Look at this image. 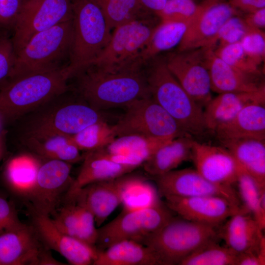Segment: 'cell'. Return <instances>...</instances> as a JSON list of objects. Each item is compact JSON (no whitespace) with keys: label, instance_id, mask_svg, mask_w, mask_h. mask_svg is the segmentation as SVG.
Returning a JSON list of instances; mask_svg holds the SVG:
<instances>
[{"label":"cell","instance_id":"6da1fadb","mask_svg":"<svg viewBox=\"0 0 265 265\" xmlns=\"http://www.w3.org/2000/svg\"><path fill=\"white\" fill-rule=\"evenodd\" d=\"M144 67L135 62L109 69L88 65L72 78H76L74 92L99 111L126 108L151 96Z\"/></svg>","mask_w":265,"mask_h":265},{"label":"cell","instance_id":"7a4b0ae2","mask_svg":"<svg viewBox=\"0 0 265 265\" xmlns=\"http://www.w3.org/2000/svg\"><path fill=\"white\" fill-rule=\"evenodd\" d=\"M145 71L151 97L165 110L188 135L200 136L208 131L203 108L184 89L168 69L165 58L157 56Z\"/></svg>","mask_w":265,"mask_h":265},{"label":"cell","instance_id":"3957f363","mask_svg":"<svg viewBox=\"0 0 265 265\" xmlns=\"http://www.w3.org/2000/svg\"><path fill=\"white\" fill-rule=\"evenodd\" d=\"M67 67L10 80L0 88V117L21 119L71 88Z\"/></svg>","mask_w":265,"mask_h":265},{"label":"cell","instance_id":"277c9868","mask_svg":"<svg viewBox=\"0 0 265 265\" xmlns=\"http://www.w3.org/2000/svg\"><path fill=\"white\" fill-rule=\"evenodd\" d=\"M69 90L23 117L25 118L24 135L59 134L72 136L88 126L104 120L100 111L78 95L77 99L68 97Z\"/></svg>","mask_w":265,"mask_h":265},{"label":"cell","instance_id":"5b68a950","mask_svg":"<svg viewBox=\"0 0 265 265\" xmlns=\"http://www.w3.org/2000/svg\"><path fill=\"white\" fill-rule=\"evenodd\" d=\"M73 33L71 19L35 34L16 54L8 81L32 74L67 67L70 61Z\"/></svg>","mask_w":265,"mask_h":265},{"label":"cell","instance_id":"8992f818","mask_svg":"<svg viewBox=\"0 0 265 265\" xmlns=\"http://www.w3.org/2000/svg\"><path fill=\"white\" fill-rule=\"evenodd\" d=\"M220 227L173 216L140 243L152 250L160 265H179L199 248L218 242Z\"/></svg>","mask_w":265,"mask_h":265},{"label":"cell","instance_id":"52a82bcc","mask_svg":"<svg viewBox=\"0 0 265 265\" xmlns=\"http://www.w3.org/2000/svg\"><path fill=\"white\" fill-rule=\"evenodd\" d=\"M71 2L73 40L67 67L70 79L99 55L112 35L105 16L93 0H71Z\"/></svg>","mask_w":265,"mask_h":265},{"label":"cell","instance_id":"ba28073f","mask_svg":"<svg viewBox=\"0 0 265 265\" xmlns=\"http://www.w3.org/2000/svg\"><path fill=\"white\" fill-rule=\"evenodd\" d=\"M173 213L160 201L143 207L125 209L112 221L98 228L95 246L98 251H103L121 240L140 243L167 223L174 216Z\"/></svg>","mask_w":265,"mask_h":265},{"label":"cell","instance_id":"9c48e42d","mask_svg":"<svg viewBox=\"0 0 265 265\" xmlns=\"http://www.w3.org/2000/svg\"><path fill=\"white\" fill-rule=\"evenodd\" d=\"M113 126L116 136L139 134L172 140L188 135L175 120L152 97L135 101Z\"/></svg>","mask_w":265,"mask_h":265},{"label":"cell","instance_id":"30bf717a","mask_svg":"<svg viewBox=\"0 0 265 265\" xmlns=\"http://www.w3.org/2000/svg\"><path fill=\"white\" fill-rule=\"evenodd\" d=\"M72 19L71 0H22L11 37L16 55L35 34Z\"/></svg>","mask_w":265,"mask_h":265},{"label":"cell","instance_id":"8fae6325","mask_svg":"<svg viewBox=\"0 0 265 265\" xmlns=\"http://www.w3.org/2000/svg\"><path fill=\"white\" fill-rule=\"evenodd\" d=\"M156 26L148 18L120 25L114 29L107 45L89 65L111 68L132 62L149 41Z\"/></svg>","mask_w":265,"mask_h":265},{"label":"cell","instance_id":"7c38bea8","mask_svg":"<svg viewBox=\"0 0 265 265\" xmlns=\"http://www.w3.org/2000/svg\"><path fill=\"white\" fill-rule=\"evenodd\" d=\"M72 165L59 160L42 159L33 191L26 206L51 216L59 207L72 183Z\"/></svg>","mask_w":265,"mask_h":265},{"label":"cell","instance_id":"4fadbf2b","mask_svg":"<svg viewBox=\"0 0 265 265\" xmlns=\"http://www.w3.org/2000/svg\"><path fill=\"white\" fill-rule=\"evenodd\" d=\"M166 65L184 89L203 108L212 99L204 48L172 52L164 57Z\"/></svg>","mask_w":265,"mask_h":265},{"label":"cell","instance_id":"5bb4252c","mask_svg":"<svg viewBox=\"0 0 265 265\" xmlns=\"http://www.w3.org/2000/svg\"><path fill=\"white\" fill-rule=\"evenodd\" d=\"M158 193L161 196H217L242 207L239 195L232 186L219 185L208 180L196 169L173 170L154 176Z\"/></svg>","mask_w":265,"mask_h":265},{"label":"cell","instance_id":"9a60e30c","mask_svg":"<svg viewBox=\"0 0 265 265\" xmlns=\"http://www.w3.org/2000/svg\"><path fill=\"white\" fill-rule=\"evenodd\" d=\"M29 224L0 235V265H62Z\"/></svg>","mask_w":265,"mask_h":265},{"label":"cell","instance_id":"2e32d148","mask_svg":"<svg viewBox=\"0 0 265 265\" xmlns=\"http://www.w3.org/2000/svg\"><path fill=\"white\" fill-rule=\"evenodd\" d=\"M145 178L130 173L118 178L96 182L82 187L66 200L82 202L93 214L100 227L122 203L128 192Z\"/></svg>","mask_w":265,"mask_h":265},{"label":"cell","instance_id":"e0dca14e","mask_svg":"<svg viewBox=\"0 0 265 265\" xmlns=\"http://www.w3.org/2000/svg\"><path fill=\"white\" fill-rule=\"evenodd\" d=\"M30 224L44 246L63 256L72 265H93L98 250L95 246L60 231L50 216L39 213L26 207Z\"/></svg>","mask_w":265,"mask_h":265},{"label":"cell","instance_id":"ac0fdd59","mask_svg":"<svg viewBox=\"0 0 265 265\" xmlns=\"http://www.w3.org/2000/svg\"><path fill=\"white\" fill-rule=\"evenodd\" d=\"M203 9L189 24L178 51L215 49L217 34L222 26L229 18L239 13L228 2L209 3L203 1Z\"/></svg>","mask_w":265,"mask_h":265},{"label":"cell","instance_id":"d6986e66","mask_svg":"<svg viewBox=\"0 0 265 265\" xmlns=\"http://www.w3.org/2000/svg\"><path fill=\"white\" fill-rule=\"evenodd\" d=\"M165 205L180 217L194 222L220 226L226 220L245 209L217 196L163 197Z\"/></svg>","mask_w":265,"mask_h":265},{"label":"cell","instance_id":"ffe728a7","mask_svg":"<svg viewBox=\"0 0 265 265\" xmlns=\"http://www.w3.org/2000/svg\"><path fill=\"white\" fill-rule=\"evenodd\" d=\"M196 170L215 184L232 186L241 169L232 154L221 146L193 141L192 158Z\"/></svg>","mask_w":265,"mask_h":265},{"label":"cell","instance_id":"44dd1931","mask_svg":"<svg viewBox=\"0 0 265 265\" xmlns=\"http://www.w3.org/2000/svg\"><path fill=\"white\" fill-rule=\"evenodd\" d=\"M213 48H204L212 91L225 92H253L265 86L259 76L244 73L227 64L214 53Z\"/></svg>","mask_w":265,"mask_h":265},{"label":"cell","instance_id":"7402d4cb","mask_svg":"<svg viewBox=\"0 0 265 265\" xmlns=\"http://www.w3.org/2000/svg\"><path fill=\"white\" fill-rule=\"evenodd\" d=\"M263 231L253 215L244 209L227 219L220 227L219 235L226 246L235 252L251 253L259 256L261 244L265 239Z\"/></svg>","mask_w":265,"mask_h":265},{"label":"cell","instance_id":"603a6c76","mask_svg":"<svg viewBox=\"0 0 265 265\" xmlns=\"http://www.w3.org/2000/svg\"><path fill=\"white\" fill-rule=\"evenodd\" d=\"M42 159L35 155L22 154L5 163L1 182L6 191L14 198L28 203Z\"/></svg>","mask_w":265,"mask_h":265},{"label":"cell","instance_id":"cb8c5ba5","mask_svg":"<svg viewBox=\"0 0 265 265\" xmlns=\"http://www.w3.org/2000/svg\"><path fill=\"white\" fill-rule=\"evenodd\" d=\"M265 102V86L253 92H225L218 94L203 109L207 130L213 132L232 120L246 106Z\"/></svg>","mask_w":265,"mask_h":265},{"label":"cell","instance_id":"d4e9b609","mask_svg":"<svg viewBox=\"0 0 265 265\" xmlns=\"http://www.w3.org/2000/svg\"><path fill=\"white\" fill-rule=\"evenodd\" d=\"M82 161L78 175L73 180L63 200L89 184L113 179L136 169L112 162L104 157L97 150L86 152Z\"/></svg>","mask_w":265,"mask_h":265},{"label":"cell","instance_id":"484cf974","mask_svg":"<svg viewBox=\"0 0 265 265\" xmlns=\"http://www.w3.org/2000/svg\"><path fill=\"white\" fill-rule=\"evenodd\" d=\"M213 132L219 140L245 138L265 140V102L246 106L232 120Z\"/></svg>","mask_w":265,"mask_h":265},{"label":"cell","instance_id":"4316f807","mask_svg":"<svg viewBox=\"0 0 265 265\" xmlns=\"http://www.w3.org/2000/svg\"><path fill=\"white\" fill-rule=\"evenodd\" d=\"M240 167L265 189V141L255 138L220 140Z\"/></svg>","mask_w":265,"mask_h":265},{"label":"cell","instance_id":"83f0119b","mask_svg":"<svg viewBox=\"0 0 265 265\" xmlns=\"http://www.w3.org/2000/svg\"><path fill=\"white\" fill-rule=\"evenodd\" d=\"M24 144L35 156L43 159H55L71 164L82 160L72 136L51 134L24 135Z\"/></svg>","mask_w":265,"mask_h":265},{"label":"cell","instance_id":"f1b7e54d","mask_svg":"<svg viewBox=\"0 0 265 265\" xmlns=\"http://www.w3.org/2000/svg\"><path fill=\"white\" fill-rule=\"evenodd\" d=\"M93 265H160L154 253L147 246L133 240L116 242L98 251Z\"/></svg>","mask_w":265,"mask_h":265},{"label":"cell","instance_id":"f546056e","mask_svg":"<svg viewBox=\"0 0 265 265\" xmlns=\"http://www.w3.org/2000/svg\"><path fill=\"white\" fill-rule=\"evenodd\" d=\"M193 141L191 136L188 135L170 140L143 163L145 171L153 177L160 175L191 159Z\"/></svg>","mask_w":265,"mask_h":265},{"label":"cell","instance_id":"4dcf8cb0","mask_svg":"<svg viewBox=\"0 0 265 265\" xmlns=\"http://www.w3.org/2000/svg\"><path fill=\"white\" fill-rule=\"evenodd\" d=\"M190 22H161L156 26L149 41L134 61L145 66L159 53L178 46Z\"/></svg>","mask_w":265,"mask_h":265},{"label":"cell","instance_id":"1f68e13d","mask_svg":"<svg viewBox=\"0 0 265 265\" xmlns=\"http://www.w3.org/2000/svg\"><path fill=\"white\" fill-rule=\"evenodd\" d=\"M170 140L139 134H129L116 137L103 148L111 153L131 156L143 164L157 150Z\"/></svg>","mask_w":265,"mask_h":265},{"label":"cell","instance_id":"d6a6232c","mask_svg":"<svg viewBox=\"0 0 265 265\" xmlns=\"http://www.w3.org/2000/svg\"><path fill=\"white\" fill-rule=\"evenodd\" d=\"M111 30L132 20L146 19L148 10L138 0H93Z\"/></svg>","mask_w":265,"mask_h":265},{"label":"cell","instance_id":"836d02e7","mask_svg":"<svg viewBox=\"0 0 265 265\" xmlns=\"http://www.w3.org/2000/svg\"><path fill=\"white\" fill-rule=\"evenodd\" d=\"M236 183L243 206L264 230L265 227V189H261L254 179L241 168Z\"/></svg>","mask_w":265,"mask_h":265},{"label":"cell","instance_id":"e575fe53","mask_svg":"<svg viewBox=\"0 0 265 265\" xmlns=\"http://www.w3.org/2000/svg\"><path fill=\"white\" fill-rule=\"evenodd\" d=\"M116 137L113 126L104 120L92 124L72 136L78 148L86 152L106 147Z\"/></svg>","mask_w":265,"mask_h":265},{"label":"cell","instance_id":"d590c367","mask_svg":"<svg viewBox=\"0 0 265 265\" xmlns=\"http://www.w3.org/2000/svg\"><path fill=\"white\" fill-rule=\"evenodd\" d=\"M238 253L218 242L208 244L185 258L179 265H237Z\"/></svg>","mask_w":265,"mask_h":265},{"label":"cell","instance_id":"8d00e7d4","mask_svg":"<svg viewBox=\"0 0 265 265\" xmlns=\"http://www.w3.org/2000/svg\"><path fill=\"white\" fill-rule=\"evenodd\" d=\"M215 54L224 62L244 73L261 75L260 67L245 53L240 42L219 46L214 49Z\"/></svg>","mask_w":265,"mask_h":265},{"label":"cell","instance_id":"74e56055","mask_svg":"<svg viewBox=\"0 0 265 265\" xmlns=\"http://www.w3.org/2000/svg\"><path fill=\"white\" fill-rule=\"evenodd\" d=\"M203 7V2L197 4L193 0H167L157 15L161 22H190Z\"/></svg>","mask_w":265,"mask_h":265},{"label":"cell","instance_id":"f35d334b","mask_svg":"<svg viewBox=\"0 0 265 265\" xmlns=\"http://www.w3.org/2000/svg\"><path fill=\"white\" fill-rule=\"evenodd\" d=\"M50 216L54 225L67 235L80 239V222L75 201H65Z\"/></svg>","mask_w":265,"mask_h":265},{"label":"cell","instance_id":"ab89813d","mask_svg":"<svg viewBox=\"0 0 265 265\" xmlns=\"http://www.w3.org/2000/svg\"><path fill=\"white\" fill-rule=\"evenodd\" d=\"M250 29L246 24L243 18L234 15L229 18L222 26L217 34L216 43L219 46L240 42Z\"/></svg>","mask_w":265,"mask_h":265},{"label":"cell","instance_id":"60d3db41","mask_svg":"<svg viewBox=\"0 0 265 265\" xmlns=\"http://www.w3.org/2000/svg\"><path fill=\"white\" fill-rule=\"evenodd\" d=\"M240 42L245 53L260 67L265 59V34L263 30L250 28Z\"/></svg>","mask_w":265,"mask_h":265},{"label":"cell","instance_id":"b9f144b4","mask_svg":"<svg viewBox=\"0 0 265 265\" xmlns=\"http://www.w3.org/2000/svg\"><path fill=\"white\" fill-rule=\"evenodd\" d=\"M73 200L75 201L78 209L80 222V239L95 246L98 229L95 226L94 216L84 204L78 200Z\"/></svg>","mask_w":265,"mask_h":265},{"label":"cell","instance_id":"7bdbcfd3","mask_svg":"<svg viewBox=\"0 0 265 265\" xmlns=\"http://www.w3.org/2000/svg\"><path fill=\"white\" fill-rule=\"evenodd\" d=\"M15 60L11 38L5 33L0 37V88L9 80Z\"/></svg>","mask_w":265,"mask_h":265},{"label":"cell","instance_id":"ee69618b","mask_svg":"<svg viewBox=\"0 0 265 265\" xmlns=\"http://www.w3.org/2000/svg\"><path fill=\"white\" fill-rule=\"evenodd\" d=\"M20 219L14 201L6 193L0 191V235L23 225Z\"/></svg>","mask_w":265,"mask_h":265},{"label":"cell","instance_id":"f6af8a7d","mask_svg":"<svg viewBox=\"0 0 265 265\" xmlns=\"http://www.w3.org/2000/svg\"><path fill=\"white\" fill-rule=\"evenodd\" d=\"M21 3L22 0H0V30L13 31Z\"/></svg>","mask_w":265,"mask_h":265},{"label":"cell","instance_id":"bcb514c9","mask_svg":"<svg viewBox=\"0 0 265 265\" xmlns=\"http://www.w3.org/2000/svg\"><path fill=\"white\" fill-rule=\"evenodd\" d=\"M228 3L237 10L246 13L265 7V0H228Z\"/></svg>","mask_w":265,"mask_h":265},{"label":"cell","instance_id":"7dc6e473","mask_svg":"<svg viewBox=\"0 0 265 265\" xmlns=\"http://www.w3.org/2000/svg\"><path fill=\"white\" fill-rule=\"evenodd\" d=\"M243 19L249 28L263 30L265 27V7L247 13Z\"/></svg>","mask_w":265,"mask_h":265},{"label":"cell","instance_id":"c3c4849f","mask_svg":"<svg viewBox=\"0 0 265 265\" xmlns=\"http://www.w3.org/2000/svg\"><path fill=\"white\" fill-rule=\"evenodd\" d=\"M237 265H264L257 254L251 253H238Z\"/></svg>","mask_w":265,"mask_h":265},{"label":"cell","instance_id":"681fc988","mask_svg":"<svg viewBox=\"0 0 265 265\" xmlns=\"http://www.w3.org/2000/svg\"><path fill=\"white\" fill-rule=\"evenodd\" d=\"M147 10L156 15L164 7L167 0H138Z\"/></svg>","mask_w":265,"mask_h":265},{"label":"cell","instance_id":"f907efd6","mask_svg":"<svg viewBox=\"0 0 265 265\" xmlns=\"http://www.w3.org/2000/svg\"><path fill=\"white\" fill-rule=\"evenodd\" d=\"M4 155V147L3 145V142L2 138L0 135V161L2 159Z\"/></svg>","mask_w":265,"mask_h":265},{"label":"cell","instance_id":"816d5d0a","mask_svg":"<svg viewBox=\"0 0 265 265\" xmlns=\"http://www.w3.org/2000/svg\"><path fill=\"white\" fill-rule=\"evenodd\" d=\"M221 0H204V1L209 3H215L216 2L221 1Z\"/></svg>","mask_w":265,"mask_h":265},{"label":"cell","instance_id":"f5cc1de1","mask_svg":"<svg viewBox=\"0 0 265 265\" xmlns=\"http://www.w3.org/2000/svg\"><path fill=\"white\" fill-rule=\"evenodd\" d=\"M5 33H7V32L0 30V37Z\"/></svg>","mask_w":265,"mask_h":265}]
</instances>
